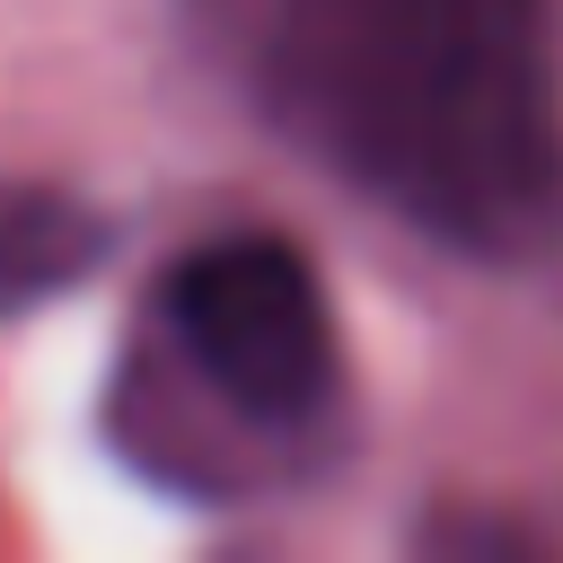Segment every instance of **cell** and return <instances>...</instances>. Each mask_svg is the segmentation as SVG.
<instances>
[{
  "instance_id": "6da1fadb",
  "label": "cell",
  "mask_w": 563,
  "mask_h": 563,
  "mask_svg": "<svg viewBox=\"0 0 563 563\" xmlns=\"http://www.w3.org/2000/svg\"><path fill=\"white\" fill-rule=\"evenodd\" d=\"M255 123L466 264L563 246L554 0H176Z\"/></svg>"
},
{
  "instance_id": "7a4b0ae2",
  "label": "cell",
  "mask_w": 563,
  "mask_h": 563,
  "mask_svg": "<svg viewBox=\"0 0 563 563\" xmlns=\"http://www.w3.org/2000/svg\"><path fill=\"white\" fill-rule=\"evenodd\" d=\"M343 413V343L325 282L282 229L194 238L150 282V317L114 378V440L141 475L202 501L317 466Z\"/></svg>"
},
{
  "instance_id": "3957f363",
  "label": "cell",
  "mask_w": 563,
  "mask_h": 563,
  "mask_svg": "<svg viewBox=\"0 0 563 563\" xmlns=\"http://www.w3.org/2000/svg\"><path fill=\"white\" fill-rule=\"evenodd\" d=\"M114 246V220L62 185L35 176H0V325L79 290Z\"/></svg>"
},
{
  "instance_id": "277c9868",
  "label": "cell",
  "mask_w": 563,
  "mask_h": 563,
  "mask_svg": "<svg viewBox=\"0 0 563 563\" xmlns=\"http://www.w3.org/2000/svg\"><path fill=\"white\" fill-rule=\"evenodd\" d=\"M422 545H449V554H457V545H501V554H519V545H537V528H493V519H457V510H449V519L422 528Z\"/></svg>"
}]
</instances>
